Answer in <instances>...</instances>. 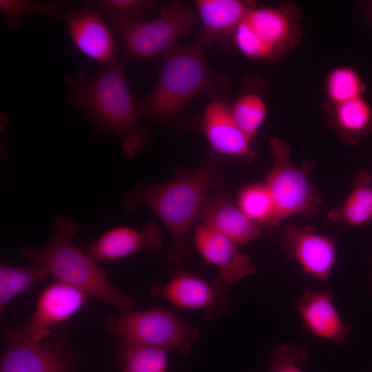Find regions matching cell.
I'll use <instances>...</instances> for the list:
<instances>
[{
	"mask_svg": "<svg viewBox=\"0 0 372 372\" xmlns=\"http://www.w3.org/2000/svg\"><path fill=\"white\" fill-rule=\"evenodd\" d=\"M102 326L121 341L185 354L191 351L200 336L196 327L162 307L109 316Z\"/></svg>",
	"mask_w": 372,
	"mask_h": 372,
	"instance_id": "5b68a950",
	"label": "cell"
},
{
	"mask_svg": "<svg viewBox=\"0 0 372 372\" xmlns=\"http://www.w3.org/2000/svg\"><path fill=\"white\" fill-rule=\"evenodd\" d=\"M162 247L161 231L153 222L140 230L114 227L88 244L85 251L96 262H111L137 252L156 253Z\"/></svg>",
	"mask_w": 372,
	"mask_h": 372,
	"instance_id": "2e32d148",
	"label": "cell"
},
{
	"mask_svg": "<svg viewBox=\"0 0 372 372\" xmlns=\"http://www.w3.org/2000/svg\"><path fill=\"white\" fill-rule=\"evenodd\" d=\"M309 358L308 347L300 342H282L270 353V366L266 372H305L302 365Z\"/></svg>",
	"mask_w": 372,
	"mask_h": 372,
	"instance_id": "83f0119b",
	"label": "cell"
},
{
	"mask_svg": "<svg viewBox=\"0 0 372 372\" xmlns=\"http://www.w3.org/2000/svg\"><path fill=\"white\" fill-rule=\"evenodd\" d=\"M302 327L313 336L336 344H345L350 325L342 319L329 289H306L294 303Z\"/></svg>",
	"mask_w": 372,
	"mask_h": 372,
	"instance_id": "7c38bea8",
	"label": "cell"
},
{
	"mask_svg": "<svg viewBox=\"0 0 372 372\" xmlns=\"http://www.w3.org/2000/svg\"><path fill=\"white\" fill-rule=\"evenodd\" d=\"M126 58L118 56L92 76L79 70L68 75L65 83L70 103L98 130L119 137L125 156L132 158L145 147L148 135L138 123V102L125 73Z\"/></svg>",
	"mask_w": 372,
	"mask_h": 372,
	"instance_id": "6da1fadb",
	"label": "cell"
},
{
	"mask_svg": "<svg viewBox=\"0 0 372 372\" xmlns=\"http://www.w3.org/2000/svg\"><path fill=\"white\" fill-rule=\"evenodd\" d=\"M170 280L152 285L151 296L163 298L172 305L185 309H201L214 320L229 309V285L219 276L211 281L180 269L168 270Z\"/></svg>",
	"mask_w": 372,
	"mask_h": 372,
	"instance_id": "9c48e42d",
	"label": "cell"
},
{
	"mask_svg": "<svg viewBox=\"0 0 372 372\" xmlns=\"http://www.w3.org/2000/svg\"><path fill=\"white\" fill-rule=\"evenodd\" d=\"M224 177V169L211 156L196 168L178 169L169 181L134 189L125 196L123 205L128 211L144 205L158 216L173 242L167 258L177 265L189 253L188 233L208 191L219 189Z\"/></svg>",
	"mask_w": 372,
	"mask_h": 372,
	"instance_id": "7a4b0ae2",
	"label": "cell"
},
{
	"mask_svg": "<svg viewBox=\"0 0 372 372\" xmlns=\"http://www.w3.org/2000/svg\"><path fill=\"white\" fill-rule=\"evenodd\" d=\"M116 358L121 372H166L167 351L155 347L121 341Z\"/></svg>",
	"mask_w": 372,
	"mask_h": 372,
	"instance_id": "ffe728a7",
	"label": "cell"
},
{
	"mask_svg": "<svg viewBox=\"0 0 372 372\" xmlns=\"http://www.w3.org/2000/svg\"><path fill=\"white\" fill-rule=\"evenodd\" d=\"M85 5L101 10L117 30L143 20L144 14L153 9L156 3L151 0H94L85 1Z\"/></svg>",
	"mask_w": 372,
	"mask_h": 372,
	"instance_id": "484cf974",
	"label": "cell"
},
{
	"mask_svg": "<svg viewBox=\"0 0 372 372\" xmlns=\"http://www.w3.org/2000/svg\"><path fill=\"white\" fill-rule=\"evenodd\" d=\"M3 335L0 372H79L85 358L70 341L64 324L43 341L28 339L17 329H7Z\"/></svg>",
	"mask_w": 372,
	"mask_h": 372,
	"instance_id": "52a82bcc",
	"label": "cell"
},
{
	"mask_svg": "<svg viewBox=\"0 0 372 372\" xmlns=\"http://www.w3.org/2000/svg\"><path fill=\"white\" fill-rule=\"evenodd\" d=\"M65 20L70 38L81 53L103 65L117 59L114 31L96 9L86 6L71 10Z\"/></svg>",
	"mask_w": 372,
	"mask_h": 372,
	"instance_id": "9a60e30c",
	"label": "cell"
},
{
	"mask_svg": "<svg viewBox=\"0 0 372 372\" xmlns=\"http://www.w3.org/2000/svg\"><path fill=\"white\" fill-rule=\"evenodd\" d=\"M335 121L346 140L353 143L369 132L371 127V110L360 97L353 99L339 105Z\"/></svg>",
	"mask_w": 372,
	"mask_h": 372,
	"instance_id": "cb8c5ba5",
	"label": "cell"
},
{
	"mask_svg": "<svg viewBox=\"0 0 372 372\" xmlns=\"http://www.w3.org/2000/svg\"><path fill=\"white\" fill-rule=\"evenodd\" d=\"M330 96L339 104L359 98L362 85L358 75L350 69L335 70L328 82Z\"/></svg>",
	"mask_w": 372,
	"mask_h": 372,
	"instance_id": "f1b7e54d",
	"label": "cell"
},
{
	"mask_svg": "<svg viewBox=\"0 0 372 372\" xmlns=\"http://www.w3.org/2000/svg\"><path fill=\"white\" fill-rule=\"evenodd\" d=\"M205 48L198 39L189 45H178L163 56L154 88L138 101L140 115L169 122L178 117L197 94L213 91L216 80L207 63Z\"/></svg>",
	"mask_w": 372,
	"mask_h": 372,
	"instance_id": "277c9868",
	"label": "cell"
},
{
	"mask_svg": "<svg viewBox=\"0 0 372 372\" xmlns=\"http://www.w3.org/2000/svg\"><path fill=\"white\" fill-rule=\"evenodd\" d=\"M233 41L242 54L251 58L267 57L272 51L258 37L244 19L235 30Z\"/></svg>",
	"mask_w": 372,
	"mask_h": 372,
	"instance_id": "f546056e",
	"label": "cell"
},
{
	"mask_svg": "<svg viewBox=\"0 0 372 372\" xmlns=\"http://www.w3.org/2000/svg\"><path fill=\"white\" fill-rule=\"evenodd\" d=\"M49 275L46 269L37 263L20 267L1 263L0 265V315L10 302L34 283L43 280Z\"/></svg>",
	"mask_w": 372,
	"mask_h": 372,
	"instance_id": "44dd1931",
	"label": "cell"
},
{
	"mask_svg": "<svg viewBox=\"0 0 372 372\" xmlns=\"http://www.w3.org/2000/svg\"><path fill=\"white\" fill-rule=\"evenodd\" d=\"M244 21L271 50L283 40L287 32L285 16L273 8L249 9Z\"/></svg>",
	"mask_w": 372,
	"mask_h": 372,
	"instance_id": "d4e9b609",
	"label": "cell"
},
{
	"mask_svg": "<svg viewBox=\"0 0 372 372\" xmlns=\"http://www.w3.org/2000/svg\"><path fill=\"white\" fill-rule=\"evenodd\" d=\"M87 299L84 293L72 286L59 281L51 282L41 292L30 318L17 329L28 339L43 341L78 312Z\"/></svg>",
	"mask_w": 372,
	"mask_h": 372,
	"instance_id": "8fae6325",
	"label": "cell"
},
{
	"mask_svg": "<svg viewBox=\"0 0 372 372\" xmlns=\"http://www.w3.org/2000/svg\"><path fill=\"white\" fill-rule=\"evenodd\" d=\"M232 116L240 130L252 138L264 122L266 106L258 94L247 93L238 97L230 105Z\"/></svg>",
	"mask_w": 372,
	"mask_h": 372,
	"instance_id": "4316f807",
	"label": "cell"
},
{
	"mask_svg": "<svg viewBox=\"0 0 372 372\" xmlns=\"http://www.w3.org/2000/svg\"><path fill=\"white\" fill-rule=\"evenodd\" d=\"M198 20L197 14L187 3L172 1L161 6L156 18L127 24L116 31L124 54L143 60L164 56L174 49Z\"/></svg>",
	"mask_w": 372,
	"mask_h": 372,
	"instance_id": "ba28073f",
	"label": "cell"
},
{
	"mask_svg": "<svg viewBox=\"0 0 372 372\" xmlns=\"http://www.w3.org/2000/svg\"><path fill=\"white\" fill-rule=\"evenodd\" d=\"M198 219L231 238L238 245L264 236L260 227L251 220L238 207L231 194L218 192L207 195L199 211Z\"/></svg>",
	"mask_w": 372,
	"mask_h": 372,
	"instance_id": "e0dca14e",
	"label": "cell"
},
{
	"mask_svg": "<svg viewBox=\"0 0 372 372\" xmlns=\"http://www.w3.org/2000/svg\"><path fill=\"white\" fill-rule=\"evenodd\" d=\"M0 10L6 17L8 30L14 32L23 16L42 14L59 20L65 18L71 10V6L67 2L52 1L0 0Z\"/></svg>",
	"mask_w": 372,
	"mask_h": 372,
	"instance_id": "603a6c76",
	"label": "cell"
},
{
	"mask_svg": "<svg viewBox=\"0 0 372 372\" xmlns=\"http://www.w3.org/2000/svg\"><path fill=\"white\" fill-rule=\"evenodd\" d=\"M194 4L203 25L199 40L206 47L215 42L225 46L249 10L238 0H196Z\"/></svg>",
	"mask_w": 372,
	"mask_h": 372,
	"instance_id": "ac0fdd59",
	"label": "cell"
},
{
	"mask_svg": "<svg viewBox=\"0 0 372 372\" xmlns=\"http://www.w3.org/2000/svg\"><path fill=\"white\" fill-rule=\"evenodd\" d=\"M236 204L258 226H276L273 201L263 183L248 185L242 188L238 194Z\"/></svg>",
	"mask_w": 372,
	"mask_h": 372,
	"instance_id": "7402d4cb",
	"label": "cell"
},
{
	"mask_svg": "<svg viewBox=\"0 0 372 372\" xmlns=\"http://www.w3.org/2000/svg\"><path fill=\"white\" fill-rule=\"evenodd\" d=\"M52 223V235L47 245L23 247L20 255L43 266L56 281L81 291L88 298L108 303L121 313L132 310L135 300L115 287L96 262L74 244L78 223L63 214L54 215Z\"/></svg>",
	"mask_w": 372,
	"mask_h": 372,
	"instance_id": "3957f363",
	"label": "cell"
},
{
	"mask_svg": "<svg viewBox=\"0 0 372 372\" xmlns=\"http://www.w3.org/2000/svg\"><path fill=\"white\" fill-rule=\"evenodd\" d=\"M201 129L214 154L251 161L255 152L251 138L235 122L230 105L221 99H213L204 108Z\"/></svg>",
	"mask_w": 372,
	"mask_h": 372,
	"instance_id": "5bb4252c",
	"label": "cell"
},
{
	"mask_svg": "<svg viewBox=\"0 0 372 372\" xmlns=\"http://www.w3.org/2000/svg\"><path fill=\"white\" fill-rule=\"evenodd\" d=\"M271 147L273 163L263 183L273 201L275 225L294 214L314 216L323 203L321 192L308 180L316 163L309 161L295 166L289 147L280 139H271Z\"/></svg>",
	"mask_w": 372,
	"mask_h": 372,
	"instance_id": "8992f818",
	"label": "cell"
},
{
	"mask_svg": "<svg viewBox=\"0 0 372 372\" xmlns=\"http://www.w3.org/2000/svg\"><path fill=\"white\" fill-rule=\"evenodd\" d=\"M194 242L198 254L207 262L217 267L219 277L229 286L256 271L251 258L239 251V245L206 225L200 224L195 227Z\"/></svg>",
	"mask_w": 372,
	"mask_h": 372,
	"instance_id": "4fadbf2b",
	"label": "cell"
},
{
	"mask_svg": "<svg viewBox=\"0 0 372 372\" xmlns=\"http://www.w3.org/2000/svg\"><path fill=\"white\" fill-rule=\"evenodd\" d=\"M280 245L287 257L311 278L327 282L337 262L336 239L318 233L311 225L281 227Z\"/></svg>",
	"mask_w": 372,
	"mask_h": 372,
	"instance_id": "30bf717a",
	"label": "cell"
},
{
	"mask_svg": "<svg viewBox=\"0 0 372 372\" xmlns=\"http://www.w3.org/2000/svg\"><path fill=\"white\" fill-rule=\"evenodd\" d=\"M372 176L365 170H358L354 176L353 189L340 206L328 213V218L349 227H362L372 220Z\"/></svg>",
	"mask_w": 372,
	"mask_h": 372,
	"instance_id": "d6986e66",
	"label": "cell"
}]
</instances>
